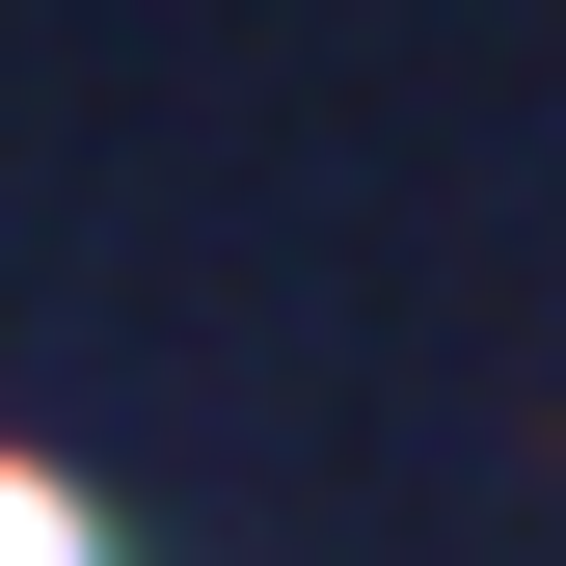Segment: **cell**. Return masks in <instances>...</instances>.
Returning <instances> with one entry per match:
<instances>
[{
  "label": "cell",
  "instance_id": "6da1fadb",
  "mask_svg": "<svg viewBox=\"0 0 566 566\" xmlns=\"http://www.w3.org/2000/svg\"><path fill=\"white\" fill-rule=\"evenodd\" d=\"M0 566H82V485H28V459H0Z\"/></svg>",
  "mask_w": 566,
  "mask_h": 566
}]
</instances>
